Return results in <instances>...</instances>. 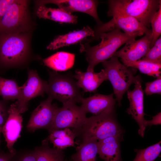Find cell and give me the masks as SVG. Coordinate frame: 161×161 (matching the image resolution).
I'll return each instance as SVG.
<instances>
[{"label": "cell", "instance_id": "1", "mask_svg": "<svg viewBox=\"0 0 161 161\" xmlns=\"http://www.w3.org/2000/svg\"><path fill=\"white\" fill-rule=\"evenodd\" d=\"M138 36L116 29L100 34L99 38L101 39V41L95 46L91 47L89 44H81L80 51L85 53L86 59L88 63L87 71H94V67L97 64L110 58L120 46Z\"/></svg>", "mask_w": 161, "mask_h": 161}, {"label": "cell", "instance_id": "2", "mask_svg": "<svg viewBox=\"0 0 161 161\" xmlns=\"http://www.w3.org/2000/svg\"><path fill=\"white\" fill-rule=\"evenodd\" d=\"M72 130L81 140L92 138L98 141L111 137L123 136L124 133L117 120L114 111L87 118L80 127Z\"/></svg>", "mask_w": 161, "mask_h": 161}, {"label": "cell", "instance_id": "3", "mask_svg": "<svg viewBox=\"0 0 161 161\" xmlns=\"http://www.w3.org/2000/svg\"><path fill=\"white\" fill-rule=\"evenodd\" d=\"M108 16L119 14L132 17L149 28L154 15L161 6L160 0H110Z\"/></svg>", "mask_w": 161, "mask_h": 161}, {"label": "cell", "instance_id": "4", "mask_svg": "<svg viewBox=\"0 0 161 161\" xmlns=\"http://www.w3.org/2000/svg\"><path fill=\"white\" fill-rule=\"evenodd\" d=\"M73 78L70 74L50 72L45 92L48 97L58 100L63 104L69 102L80 103L83 95Z\"/></svg>", "mask_w": 161, "mask_h": 161}, {"label": "cell", "instance_id": "5", "mask_svg": "<svg viewBox=\"0 0 161 161\" xmlns=\"http://www.w3.org/2000/svg\"><path fill=\"white\" fill-rule=\"evenodd\" d=\"M28 50V39L18 33H0V65L8 67L23 62Z\"/></svg>", "mask_w": 161, "mask_h": 161}, {"label": "cell", "instance_id": "6", "mask_svg": "<svg viewBox=\"0 0 161 161\" xmlns=\"http://www.w3.org/2000/svg\"><path fill=\"white\" fill-rule=\"evenodd\" d=\"M118 58L114 55L109 60L102 63L107 79L112 84L116 100L119 106L124 94L134 83L136 76L131 67L129 68L122 64Z\"/></svg>", "mask_w": 161, "mask_h": 161}, {"label": "cell", "instance_id": "7", "mask_svg": "<svg viewBox=\"0 0 161 161\" xmlns=\"http://www.w3.org/2000/svg\"><path fill=\"white\" fill-rule=\"evenodd\" d=\"M112 19L108 22L98 25L93 30L94 36L87 40L86 43L99 39V35L113 30H122L124 33L131 35L141 36L145 34L151 35V30L146 27L134 18L128 16L119 14L112 16Z\"/></svg>", "mask_w": 161, "mask_h": 161}, {"label": "cell", "instance_id": "8", "mask_svg": "<svg viewBox=\"0 0 161 161\" xmlns=\"http://www.w3.org/2000/svg\"><path fill=\"white\" fill-rule=\"evenodd\" d=\"M86 112L81 106L74 102L63 104L61 107H58L52 122L47 130L52 131L66 128H72V130L78 129L87 118Z\"/></svg>", "mask_w": 161, "mask_h": 161}, {"label": "cell", "instance_id": "9", "mask_svg": "<svg viewBox=\"0 0 161 161\" xmlns=\"http://www.w3.org/2000/svg\"><path fill=\"white\" fill-rule=\"evenodd\" d=\"M27 18V1L14 0L0 21V33L18 30L25 25Z\"/></svg>", "mask_w": 161, "mask_h": 161}, {"label": "cell", "instance_id": "10", "mask_svg": "<svg viewBox=\"0 0 161 161\" xmlns=\"http://www.w3.org/2000/svg\"><path fill=\"white\" fill-rule=\"evenodd\" d=\"M27 80L21 86V97L15 103L21 114L28 110L29 100L36 97L44 95L47 84V82L40 77L35 70H29Z\"/></svg>", "mask_w": 161, "mask_h": 161}, {"label": "cell", "instance_id": "11", "mask_svg": "<svg viewBox=\"0 0 161 161\" xmlns=\"http://www.w3.org/2000/svg\"><path fill=\"white\" fill-rule=\"evenodd\" d=\"M135 87L132 91H127V95L130 103L129 107L127 109L128 113L131 115L138 124L139 134L143 137L146 127L145 125V114L144 111V92L142 89L141 78L136 76L134 82Z\"/></svg>", "mask_w": 161, "mask_h": 161}, {"label": "cell", "instance_id": "12", "mask_svg": "<svg viewBox=\"0 0 161 161\" xmlns=\"http://www.w3.org/2000/svg\"><path fill=\"white\" fill-rule=\"evenodd\" d=\"M52 100L48 97L33 111L26 126L28 131L34 132L41 129L48 130L58 107L56 105L52 104Z\"/></svg>", "mask_w": 161, "mask_h": 161}, {"label": "cell", "instance_id": "13", "mask_svg": "<svg viewBox=\"0 0 161 161\" xmlns=\"http://www.w3.org/2000/svg\"><path fill=\"white\" fill-rule=\"evenodd\" d=\"M151 35H145L141 38L130 40L124 46L117 51L114 56L120 58L124 65L140 60L147 53L150 49Z\"/></svg>", "mask_w": 161, "mask_h": 161}, {"label": "cell", "instance_id": "14", "mask_svg": "<svg viewBox=\"0 0 161 161\" xmlns=\"http://www.w3.org/2000/svg\"><path fill=\"white\" fill-rule=\"evenodd\" d=\"M15 103L9 106V115L2 128L3 134L9 152L16 154L14 148L15 143L21 137L23 118Z\"/></svg>", "mask_w": 161, "mask_h": 161}, {"label": "cell", "instance_id": "15", "mask_svg": "<svg viewBox=\"0 0 161 161\" xmlns=\"http://www.w3.org/2000/svg\"><path fill=\"white\" fill-rule=\"evenodd\" d=\"M40 4H53L59 8L70 14L78 12L86 13L92 16L97 22L98 25L103 24L100 19L97 13L98 1L93 0H54L40 1Z\"/></svg>", "mask_w": 161, "mask_h": 161}, {"label": "cell", "instance_id": "16", "mask_svg": "<svg viewBox=\"0 0 161 161\" xmlns=\"http://www.w3.org/2000/svg\"><path fill=\"white\" fill-rule=\"evenodd\" d=\"M116 101L113 94L108 95L96 94L87 98H83L80 103V106L86 113H90L97 115L114 111Z\"/></svg>", "mask_w": 161, "mask_h": 161}, {"label": "cell", "instance_id": "17", "mask_svg": "<svg viewBox=\"0 0 161 161\" xmlns=\"http://www.w3.org/2000/svg\"><path fill=\"white\" fill-rule=\"evenodd\" d=\"M73 77L77 80V83L79 87L86 92H95L100 84L104 81L107 80L103 69L98 73L94 71L83 72L77 69L75 71Z\"/></svg>", "mask_w": 161, "mask_h": 161}, {"label": "cell", "instance_id": "18", "mask_svg": "<svg viewBox=\"0 0 161 161\" xmlns=\"http://www.w3.org/2000/svg\"><path fill=\"white\" fill-rule=\"evenodd\" d=\"M123 136L111 137L98 142V154L104 161H123L120 142Z\"/></svg>", "mask_w": 161, "mask_h": 161}, {"label": "cell", "instance_id": "19", "mask_svg": "<svg viewBox=\"0 0 161 161\" xmlns=\"http://www.w3.org/2000/svg\"><path fill=\"white\" fill-rule=\"evenodd\" d=\"M94 36L93 30L89 26H87L81 30L58 36L50 43L47 48L50 50L57 49L80 42L88 37H93Z\"/></svg>", "mask_w": 161, "mask_h": 161}, {"label": "cell", "instance_id": "20", "mask_svg": "<svg viewBox=\"0 0 161 161\" xmlns=\"http://www.w3.org/2000/svg\"><path fill=\"white\" fill-rule=\"evenodd\" d=\"M49 133L48 136L42 143H52L54 148L63 150L68 147L74 146L76 143L75 142L76 135L69 128L54 130Z\"/></svg>", "mask_w": 161, "mask_h": 161}, {"label": "cell", "instance_id": "21", "mask_svg": "<svg viewBox=\"0 0 161 161\" xmlns=\"http://www.w3.org/2000/svg\"><path fill=\"white\" fill-rule=\"evenodd\" d=\"M76 148V152L71 157V161H96L98 154V141L92 138L81 140Z\"/></svg>", "mask_w": 161, "mask_h": 161}, {"label": "cell", "instance_id": "22", "mask_svg": "<svg viewBox=\"0 0 161 161\" xmlns=\"http://www.w3.org/2000/svg\"><path fill=\"white\" fill-rule=\"evenodd\" d=\"M36 14L39 18L51 20L61 23L76 24L78 17L69 14L59 8L46 7L41 4L37 9Z\"/></svg>", "mask_w": 161, "mask_h": 161}, {"label": "cell", "instance_id": "23", "mask_svg": "<svg viewBox=\"0 0 161 161\" xmlns=\"http://www.w3.org/2000/svg\"><path fill=\"white\" fill-rule=\"evenodd\" d=\"M74 54L59 52L44 59V64L55 71H63L72 68L74 63Z\"/></svg>", "mask_w": 161, "mask_h": 161}, {"label": "cell", "instance_id": "24", "mask_svg": "<svg viewBox=\"0 0 161 161\" xmlns=\"http://www.w3.org/2000/svg\"><path fill=\"white\" fill-rule=\"evenodd\" d=\"M36 161H64L65 155L62 150L51 148L49 143H43L35 147Z\"/></svg>", "mask_w": 161, "mask_h": 161}, {"label": "cell", "instance_id": "25", "mask_svg": "<svg viewBox=\"0 0 161 161\" xmlns=\"http://www.w3.org/2000/svg\"><path fill=\"white\" fill-rule=\"evenodd\" d=\"M21 87H19L14 80L6 79L0 76V96L3 100H17L20 98Z\"/></svg>", "mask_w": 161, "mask_h": 161}, {"label": "cell", "instance_id": "26", "mask_svg": "<svg viewBox=\"0 0 161 161\" xmlns=\"http://www.w3.org/2000/svg\"><path fill=\"white\" fill-rule=\"evenodd\" d=\"M125 65L128 67L137 69L141 73L150 76L157 77L160 75V64L140 60L128 63Z\"/></svg>", "mask_w": 161, "mask_h": 161}, {"label": "cell", "instance_id": "27", "mask_svg": "<svg viewBox=\"0 0 161 161\" xmlns=\"http://www.w3.org/2000/svg\"><path fill=\"white\" fill-rule=\"evenodd\" d=\"M135 157L133 161H154L161 151V141L143 149H135Z\"/></svg>", "mask_w": 161, "mask_h": 161}, {"label": "cell", "instance_id": "28", "mask_svg": "<svg viewBox=\"0 0 161 161\" xmlns=\"http://www.w3.org/2000/svg\"><path fill=\"white\" fill-rule=\"evenodd\" d=\"M151 26L152 30L150 49L161 35V6L152 17L151 22Z\"/></svg>", "mask_w": 161, "mask_h": 161}, {"label": "cell", "instance_id": "29", "mask_svg": "<svg viewBox=\"0 0 161 161\" xmlns=\"http://www.w3.org/2000/svg\"><path fill=\"white\" fill-rule=\"evenodd\" d=\"M141 60L161 64V36L156 41L147 53Z\"/></svg>", "mask_w": 161, "mask_h": 161}, {"label": "cell", "instance_id": "30", "mask_svg": "<svg viewBox=\"0 0 161 161\" xmlns=\"http://www.w3.org/2000/svg\"><path fill=\"white\" fill-rule=\"evenodd\" d=\"M154 80L145 84V93L147 95L154 94H161V76L157 77Z\"/></svg>", "mask_w": 161, "mask_h": 161}, {"label": "cell", "instance_id": "31", "mask_svg": "<svg viewBox=\"0 0 161 161\" xmlns=\"http://www.w3.org/2000/svg\"><path fill=\"white\" fill-rule=\"evenodd\" d=\"M7 101L0 100V147L1 144V136L3 126L9 115V106L7 104Z\"/></svg>", "mask_w": 161, "mask_h": 161}, {"label": "cell", "instance_id": "32", "mask_svg": "<svg viewBox=\"0 0 161 161\" xmlns=\"http://www.w3.org/2000/svg\"><path fill=\"white\" fill-rule=\"evenodd\" d=\"M11 161H36L35 151L34 150L28 151L18 154L17 152Z\"/></svg>", "mask_w": 161, "mask_h": 161}, {"label": "cell", "instance_id": "33", "mask_svg": "<svg viewBox=\"0 0 161 161\" xmlns=\"http://www.w3.org/2000/svg\"><path fill=\"white\" fill-rule=\"evenodd\" d=\"M14 0H0V21Z\"/></svg>", "mask_w": 161, "mask_h": 161}, {"label": "cell", "instance_id": "34", "mask_svg": "<svg viewBox=\"0 0 161 161\" xmlns=\"http://www.w3.org/2000/svg\"><path fill=\"white\" fill-rule=\"evenodd\" d=\"M161 112L158 113L156 115L152 117L151 120H145V125L146 127L148 126L152 125H158L161 124Z\"/></svg>", "mask_w": 161, "mask_h": 161}, {"label": "cell", "instance_id": "35", "mask_svg": "<svg viewBox=\"0 0 161 161\" xmlns=\"http://www.w3.org/2000/svg\"><path fill=\"white\" fill-rule=\"evenodd\" d=\"M16 154L11 153L9 152L5 153L0 150V161H11Z\"/></svg>", "mask_w": 161, "mask_h": 161}, {"label": "cell", "instance_id": "36", "mask_svg": "<svg viewBox=\"0 0 161 161\" xmlns=\"http://www.w3.org/2000/svg\"><path fill=\"white\" fill-rule=\"evenodd\" d=\"M64 161H71V160H70V159L68 160L67 158H66L65 159Z\"/></svg>", "mask_w": 161, "mask_h": 161}]
</instances>
